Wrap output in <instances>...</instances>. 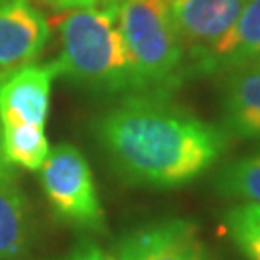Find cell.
Wrapping results in <instances>:
<instances>
[{
	"mask_svg": "<svg viewBox=\"0 0 260 260\" xmlns=\"http://www.w3.org/2000/svg\"><path fill=\"white\" fill-rule=\"evenodd\" d=\"M94 137L125 181L154 189L203 176L228 145L220 127L156 93H133L112 104L94 121Z\"/></svg>",
	"mask_w": 260,
	"mask_h": 260,
	"instance_id": "6da1fadb",
	"label": "cell"
},
{
	"mask_svg": "<svg viewBox=\"0 0 260 260\" xmlns=\"http://www.w3.org/2000/svg\"><path fill=\"white\" fill-rule=\"evenodd\" d=\"M52 23L60 35V56L52 62L56 75L96 93H137L116 4L62 10Z\"/></svg>",
	"mask_w": 260,
	"mask_h": 260,
	"instance_id": "7a4b0ae2",
	"label": "cell"
},
{
	"mask_svg": "<svg viewBox=\"0 0 260 260\" xmlns=\"http://www.w3.org/2000/svg\"><path fill=\"white\" fill-rule=\"evenodd\" d=\"M118 21L129 48L137 93L168 94L183 83L185 48L170 16V0H118Z\"/></svg>",
	"mask_w": 260,
	"mask_h": 260,
	"instance_id": "3957f363",
	"label": "cell"
},
{
	"mask_svg": "<svg viewBox=\"0 0 260 260\" xmlns=\"http://www.w3.org/2000/svg\"><path fill=\"white\" fill-rule=\"evenodd\" d=\"M41 185L48 203L62 220L96 230L103 225V205L93 172L83 152L72 145H58L41 166Z\"/></svg>",
	"mask_w": 260,
	"mask_h": 260,
	"instance_id": "277c9868",
	"label": "cell"
},
{
	"mask_svg": "<svg viewBox=\"0 0 260 260\" xmlns=\"http://www.w3.org/2000/svg\"><path fill=\"white\" fill-rule=\"evenodd\" d=\"M247 0H170V16L185 54L203 70L230 35Z\"/></svg>",
	"mask_w": 260,
	"mask_h": 260,
	"instance_id": "5b68a950",
	"label": "cell"
},
{
	"mask_svg": "<svg viewBox=\"0 0 260 260\" xmlns=\"http://www.w3.org/2000/svg\"><path fill=\"white\" fill-rule=\"evenodd\" d=\"M116 260H208V251L195 223L170 218L127 233Z\"/></svg>",
	"mask_w": 260,
	"mask_h": 260,
	"instance_id": "8992f818",
	"label": "cell"
},
{
	"mask_svg": "<svg viewBox=\"0 0 260 260\" xmlns=\"http://www.w3.org/2000/svg\"><path fill=\"white\" fill-rule=\"evenodd\" d=\"M50 37V25L29 0L0 6V81L33 64Z\"/></svg>",
	"mask_w": 260,
	"mask_h": 260,
	"instance_id": "52a82bcc",
	"label": "cell"
},
{
	"mask_svg": "<svg viewBox=\"0 0 260 260\" xmlns=\"http://www.w3.org/2000/svg\"><path fill=\"white\" fill-rule=\"evenodd\" d=\"M56 70L50 64H29L0 81V123L45 127Z\"/></svg>",
	"mask_w": 260,
	"mask_h": 260,
	"instance_id": "ba28073f",
	"label": "cell"
},
{
	"mask_svg": "<svg viewBox=\"0 0 260 260\" xmlns=\"http://www.w3.org/2000/svg\"><path fill=\"white\" fill-rule=\"evenodd\" d=\"M225 129L243 139L260 141V66L233 70L222 96Z\"/></svg>",
	"mask_w": 260,
	"mask_h": 260,
	"instance_id": "9c48e42d",
	"label": "cell"
},
{
	"mask_svg": "<svg viewBox=\"0 0 260 260\" xmlns=\"http://www.w3.org/2000/svg\"><path fill=\"white\" fill-rule=\"evenodd\" d=\"M260 62V0H247L230 35L206 60L205 72L239 70Z\"/></svg>",
	"mask_w": 260,
	"mask_h": 260,
	"instance_id": "30bf717a",
	"label": "cell"
},
{
	"mask_svg": "<svg viewBox=\"0 0 260 260\" xmlns=\"http://www.w3.org/2000/svg\"><path fill=\"white\" fill-rule=\"evenodd\" d=\"M31 208L16 176L0 179V260H19L31 243Z\"/></svg>",
	"mask_w": 260,
	"mask_h": 260,
	"instance_id": "8fae6325",
	"label": "cell"
},
{
	"mask_svg": "<svg viewBox=\"0 0 260 260\" xmlns=\"http://www.w3.org/2000/svg\"><path fill=\"white\" fill-rule=\"evenodd\" d=\"M2 152L10 166L25 170H41L45 164L50 145L45 127L29 123H0Z\"/></svg>",
	"mask_w": 260,
	"mask_h": 260,
	"instance_id": "7c38bea8",
	"label": "cell"
},
{
	"mask_svg": "<svg viewBox=\"0 0 260 260\" xmlns=\"http://www.w3.org/2000/svg\"><path fill=\"white\" fill-rule=\"evenodd\" d=\"M222 197L260 205V154L243 156L223 166L214 179Z\"/></svg>",
	"mask_w": 260,
	"mask_h": 260,
	"instance_id": "4fadbf2b",
	"label": "cell"
},
{
	"mask_svg": "<svg viewBox=\"0 0 260 260\" xmlns=\"http://www.w3.org/2000/svg\"><path fill=\"white\" fill-rule=\"evenodd\" d=\"M223 225L249 260H260V205L241 203L225 212Z\"/></svg>",
	"mask_w": 260,
	"mask_h": 260,
	"instance_id": "5bb4252c",
	"label": "cell"
},
{
	"mask_svg": "<svg viewBox=\"0 0 260 260\" xmlns=\"http://www.w3.org/2000/svg\"><path fill=\"white\" fill-rule=\"evenodd\" d=\"M64 260H116V258H112L110 254H106L101 247L89 243V245H81L79 249H75Z\"/></svg>",
	"mask_w": 260,
	"mask_h": 260,
	"instance_id": "9a60e30c",
	"label": "cell"
},
{
	"mask_svg": "<svg viewBox=\"0 0 260 260\" xmlns=\"http://www.w3.org/2000/svg\"><path fill=\"white\" fill-rule=\"evenodd\" d=\"M56 8L70 10V8H101V6H110L118 0H47Z\"/></svg>",
	"mask_w": 260,
	"mask_h": 260,
	"instance_id": "2e32d148",
	"label": "cell"
},
{
	"mask_svg": "<svg viewBox=\"0 0 260 260\" xmlns=\"http://www.w3.org/2000/svg\"><path fill=\"white\" fill-rule=\"evenodd\" d=\"M12 174H14V172H12V166L8 164V160L4 158V152H2V141H0V179L12 176Z\"/></svg>",
	"mask_w": 260,
	"mask_h": 260,
	"instance_id": "e0dca14e",
	"label": "cell"
},
{
	"mask_svg": "<svg viewBox=\"0 0 260 260\" xmlns=\"http://www.w3.org/2000/svg\"><path fill=\"white\" fill-rule=\"evenodd\" d=\"M6 2H12V0H0V6H2V4H6Z\"/></svg>",
	"mask_w": 260,
	"mask_h": 260,
	"instance_id": "ac0fdd59",
	"label": "cell"
},
{
	"mask_svg": "<svg viewBox=\"0 0 260 260\" xmlns=\"http://www.w3.org/2000/svg\"><path fill=\"white\" fill-rule=\"evenodd\" d=\"M258 66H260V62H258Z\"/></svg>",
	"mask_w": 260,
	"mask_h": 260,
	"instance_id": "d6986e66",
	"label": "cell"
}]
</instances>
